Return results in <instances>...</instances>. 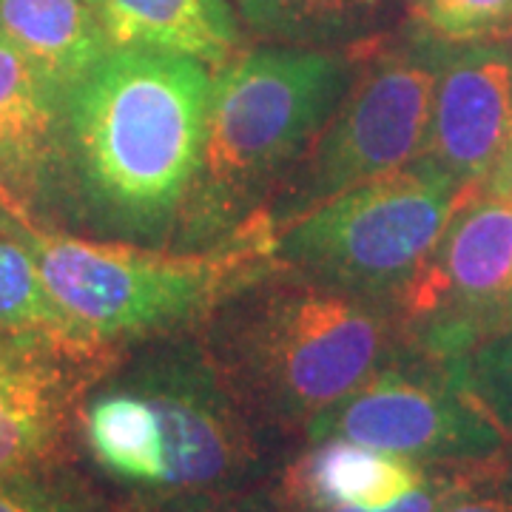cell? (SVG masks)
I'll use <instances>...</instances> for the list:
<instances>
[{
  "label": "cell",
  "mask_w": 512,
  "mask_h": 512,
  "mask_svg": "<svg viewBox=\"0 0 512 512\" xmlns=\"http://www.w3.org/2000/svg\"><path fill=\"white\" fill-rule=\"evenodd\" d=\"M202 60L114 49L66 92V183L131 237L177 228L200 171L214 77Z\"/></svg>",
  "instance_id": "cell-1"
},
{
  "label": "cell",
  "mask_w": 512,
  "mask_h": 512,
  "mask_svg": "<svg viewBox=\"0 0 512 512\" xmlns=\"http://www.w3.org/2000/svg\"><path fill=\"white\" fill-rule=\"evenodd\" d=\"M404 342L396 311L308 276H262L220 308L211 353L268 427H308Z\"/></svg>",
  "instance_id": "cell-2"
},
{
  "label": "cell",
  "mask_w": 512,
  "mask_h": 512,
  "mask_svg": "<svg viewBox=\"0 0 512 512\" xmlns=\"http://www.w3.org/2000/svg\"><path fill=\"white\" fill-rule=\"evenodd\" d=\"M274 225L251 217L211 251H168L140 242H97L23 225L43 282L77 333L117 350L200 322L274 271Z\"/></svg>",
  "instance_id": "cell-3"
},
{
  "label": "cell",
  "mask_w": 512,
  "mask_h": 512,
  "mask_svg": "<svg viewBox=\"0 0 512 512\" xmlns=\"http://www.w3.org/2000/svg\"><path fill=\"white\" fill-rule=\"evenodd\" d=\"M348 83L345 57L302 46L239 55L220 69L200 171L177 225L185 245H211L251 220L328 126Z\"/></svg>",
  "instance_id": "cell-4"
},
{
  "label": "cell",
  "mask_w": 512,
  "mask_h": 512,
  "mask_svg": "<svg viewBox=\"0 0 512 512\" xmlns=\"http://www.w3.org/2000/svg\"><path fill=\"white\" fill-rule=\"evenodd\" d=\"M470 194L416 160L285 220L271 234V251L293 274L396 302Z\"/></svg>",
  "instance_id": "cell-5"
},
{
  "label": "cell",
  "mask_w": 512,
  "mask_h": 512,
  "mask_svg": "<svg viewBox=\"0 0 512 512\" xmlns=\"http://www.w3.org/2000/svg\"><path fill=\"white\" fill-rule=\"evenodd\" d=\"M160 413L168 470L151 507L222 501L242 495L265 470L259 427L208 348L168 345L128 376Z\"/></svg>",
  "instance_id": "cell-6"
},
{
  "label": "cell",
  "mask_w": 512,
  "mask_h": 512,
  "mask_svg": "<svg viewBox=\"0 0 512 512\" xmlns=\"http://www.w3.org/2000/svg\"><path fill=\"white\" fill-rule=\"evenodd\" d=\"M410 353L456 362L512 330V200L478 188L393 302Z\"/></svg>",
  "instance_id": "cell-7"
},
{
  "label": "cell",
  "mask_w": 512,
  "mask_h": 512,
  "mask_svg": "<svg viewBox=\"0 0 512 512\" xmlns=\"http://www.w3.org/2000/svg\"><path fill=\"white\" fill-rule=\"evenodd\" d=\"M441 52L433 43L393 49L350 77L328 126L302 157L288 200L291 214L419 160L430 131Z\"/></svg>",
  "instance_id": "cell-8"
},
{
  "label": "cell",
  "mask_w": 512,
  "mask_h": 512,
  "mask_svg": "<svg viewBox=\"0 0 512 512\" xmlns=\"http://www.w3.org/2000/svg\"><path fill=\"white\" fill-rule=\"evenodd\" d=\"M308 441L345 439L419 464H493L504 436L450 367L413 353L390 362L305 427Z\"/></svg>",
  "instance_id": "cell-9"
},
{
  "label": "cell",
  "mask_w": 512,
  "mask_h": 512,
  "mask_svg": "<svg viewBox=\"0 0 512 512\" xmlns=\"http://www.w3.org/2000/svg\"><path fill=\"white\" fill-rule=\"evenodd\" d=\"M114 365V350L49 330H0V473L52 464L80 396Z\"/></svg>",
  "instance_id": "cell-10"
},
{
  "label": "cell",
  "mask_w": 512,
  "mask_h": 512,
  "mask_svg": "<svg viewBox=\"0 0 512 512\" xmlns=\"http://www.w3.org/2000/svg\"><path fill=\"white\" fill-rule=\"evenodd\" d=\"M441 52L421 163L461 191L484 188L512 137V37Z\"/></svg>",
  "instance_id": "cell-11"
},
{
  "label": "cell",
  "mask_w": 512,
  "mask_h": 512,
  "mask_svg": "<svg viewBox=\"0 0 512 512\" xmlns=\"http://www.w3.org/2000/svg\"><path fill=\"white\" fill-rule=\"evenodd\" d=\"M0 180L26 208L66 183V92L0 35Z\"/></svg>",
  "instance_id": "cell-12"
},
{
  "label": "cell",
  "mask_w": 512,
  "mask_h": 512,
  "mask_svg": "<svg viewBox=\"0 0 512 512\" xmlns=\"http://www.w3.org/2000/svg\"><path fill=\"white\" fill-rule=\"evenodd\" d=\"M114 49L188 55L211 69L239 57L242 35L228 0H86Z\"/></svg>",
  "instance_id": "cell-13"
},
{
  "label": "cell",
  "mask_w": 512,
  "mask_h": 512,
  "mask_svg": "<svg viewBox=\"0 0 512 512\" xmlns=\"http://www.w3.org/2000/svg\"><path fill=\"white\" fill-rule=\"evenodd\" d=\"M427 467L345 439L313 441L308 456L291 470V510L356 507L382 510L413 493Z\"/></svg>",
  "instance_id": "cell-14"
},
{
  "label": "cell",
  "mask_w": 512,
  "mask_h": 512,
  "mask_svg": "<svg viewBox=\"0 0 512 512\" xmlns=\"http://www.w3.org/2000/svg\"><path fill=\"white\" fill-rule=\"evenodd\" d=\"M0 35L35 57L63 92L111 52L86 0H0Z\"/></svg>",
  "instance_id": "cell-15"
},
{
  "label": "cell",
  "mask_w": 512,
  "mask_h": 512,
  "mask_svg": "<svg viewBox=\"0 0 512 512\" xmlns=\"http://www.w3.org/2000/svg\"><path fill=\"white\" fill-rule=\"evenodd\" d=\"M83 433L94 458L126 484L160 493L168 470L160 413L143 393L117 387L97 396L83 410Z\"/></svg>",
  "instance_id": "cell-16"
},
{
  "label": "cell",
  "mask_w": 512,
  "mask_h": 512,
  "mask_svg": "<svg viewBox=\"0 0 512 512\" xmlns=\"http://www.w3.org/2000/svg\"><path fill=\"white\" fill-rule=\"evenodd\" d=\"M256 35L279 43H336L367 32L387 0H234Z\"/></svg>",
  "instance_id": "cell-17"
},
{
  "label": "cell",
  "mask_w": 512,
  "mask_h": 512,
  "mask_svg": "<svg viewBox=\"0 0 512 512\" xmlns=\"http://www.w3.org/2000/svg\"><path fill=\"white\" fill-rule=\"evenodd\" d=\"M23 225L0 214V330H49L86 342L46 288L35 254L23 239Z\"/></svg>",
  "instance_id": "cell-18"
},
{
  "label": "cell",
  "mask_w": 512,
  "mask_h": 512,
  "mask_svg": "<svg viewBox=\"0 0 512 512\" xmlns=\"http://www.w3.org/2000/svg\"><path fill=\"white\" fill-rule=\"evenodd\" d=\"M447 367L467 399L512 441V330L447 362Z\"/></svg>",
  "instance_id": "cell-19"
},
{
  "label": "cell",
  "mask_w": 512,
  "mask_h": 512,
  "mask_svg": "<svg viewBox=\"0 0 512 512\" xmlns=\"http://www.w3.org/2000/svg\"><path fill=\"white\" fill-rule=\"evenodd\" d=\"M410 12L447 46L512 37V0H410Z\"/></svg>",
  "instance_id": "cell-20"
},
{
  "label": "cell",
  "mask_w": 512,
  "mask_h": 512,
  "mask_svg": "<svg viewBox=\"0 0 512 512\" xmlns=\"http://www.w3.org/2000/svg\"><path fill=\"white\" fill-rule=\"evenodd\" d=\"M35 470L0 473V512H92L83 495Z\"/></svg>",
  "instance_id": "cell-21"
},
{
  "label": "cell",
  "mask_w": 512,
  "mask_h": 512,
  "mask_svg": "<svg viewBox=\"0 0 512 512\" xmlns=\"http://www.w3.org/2000/svg\"><path fill=\"white\" fill-rule=\"evenodd\" d=\"M490 464H433L427 476L413 493L382 510H356V507H325V510H293V512H441L461 490L473 481L487 476Z\"/></svg>",
  "instance_id": "cell-22"
},
{
  "label": "cell",
  "mask_w": 512,
  "mask_h": 512,
  "mask_svg": "<svg viewBox=\"0 0 512 512\" xmlns=\"http://www.w3.org/2000/svg\"><path fill=\"white\" fill-rule=\"evenodd\" d=\"M441 512H512V487L487 473L461 490Z\"/></svg>",
  "instance_id": "cell-23"
},
{
  "label": "cell",
  "mask_w": 512,
  "mask_h": 512,
  "mask_svg": "<svg viewBox=\"0 0 512 512\" xmlns=\"http://www.w3.org/2000/svg\"><path fill=\"white\" fill-rule=\"evenodd\" d=\"M151 512H293L276 510L271 504H262L256 498H222V501H194V504H165V507H151Z\"/></svg>",
  "instance_id": "cell-24"
},
{
  "label": "cell",
  "mask_w": 512,
  "mask_h": 512,
  "mask_svg": "<svg viewBox=\"0 0 512 512\" xmlns=\"http://www.w3.org/2000/svg\"><path fill=\"white\" fill-rule=\"evenodd\" d=\"M484 188H490V191H498V194H504V197H510L512 200V137H510V146L504 151V157H501V163L493 171V177L487 180Z\"/></svg>",
  "instance_id": "cell-25"
},
{
  "label": "cell",
  "mask_w": 512,
  "mask_h": 512,
  "mask_svg": "<svg viewBox=\"0 0 512 512\" xmlns=\"http://www.w3.org/2000/svg\"><path fill=\"white\" fill-rule=\"evenodd\" d=\"M0 214L3 217H15V220L26 222V225H35V220H32V214H29V208L23 205V202L6 188V183L0 180Z\"/></svg>",
  "instance_id": "cell-26"
}]
</instances>
